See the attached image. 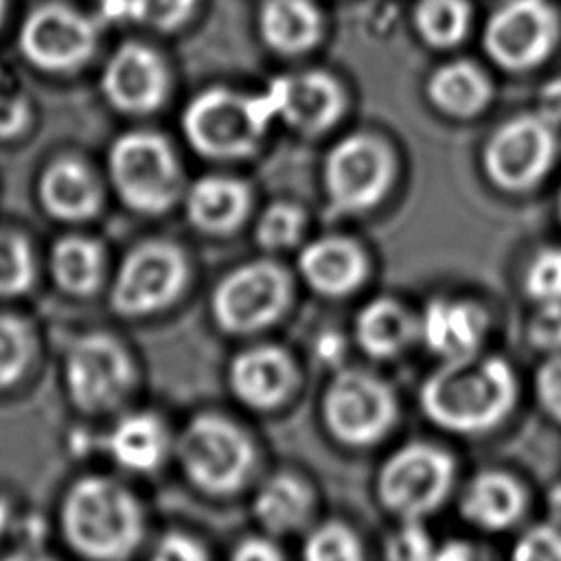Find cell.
<instances>
[{
    "label": "cell",
    "mask_w": 561,
    "mask_h": 561,
    "mask_svg": "<svg viewBox=\"0 0 561 561\" xmlns=\"http://www.w3.org/2000/svg\"><path fill=\"white\" fill-rule=\"evenodd\" d=\"M322 421L348 447H368L386 436L397 419V397L375 373L340 368L322 392Z\"/></svg>",
    "instance_id": "obj_10"
},
{
    "label": "cell",
    "mask_w": 561,
    "mask_h": 561,
    "mask_svg": "<svg viewBox=\"0 0 561 561\" xmlns=\"http://www.w3.org/2000/svg\"><path fill=\"white\" fill-rule=\"evenodd\" d=\"M230 561H285V559L280 548L272 539L248 537L234 548Z\"/></svg>",
    "instance_id": "obj_43"
},
{
    "label": "cell",
    "mask_w": 561,
    "mask_h": 561,
    "mask_svg": "<svg viewBox=\"0 0 561 561\" xmlns=\"http://www.w3.org/2000/svg\"><path fill=\"white\" fill-rule=\"evenodd\" d=\"M559 131L533 110L500 121L480 149V167L489 184L508 195L535 191L559 158Z\"/></svg>",
    "instance_id": "obj_5"
},
{
    "label": "cell",
    "mask_w": 561,
    "mask_h": 561,
    "mask_svg": "<svg viewBox=\"0 0 561 561\" xmlns=\"http://www.w3.org/2000/svg\"><path fill=\"white\" fill-rule=\"evenodd\" d=\"M524 289L537 305L561 302V248L539 250L524 274Z\"/></svg>",
    "instance_id": "obj_34"
},
{
    "label": "cell",
    "mask_w": 561,
    "mask_h": 561,
    "mask_svg": "<svg viewBox=\"0 0 561 561\" xmlns=\"http://www.w3.org/2000/svg\"><path fill=\"white\" fill-rule=\"evenodd\" d=\"M4 519H7V511H4V506L0 504V526H4Z\"/></svg>",
    "instance_id": "obj_52"
},
{
    "label": "cell",
    "mask_w": 561,
    "mask_h": 561,
    "mask_svg": "<svg viewBox=\"0 0 561 561\" xmlns=\"http://www.w3.org/2000/svg\"><path fill=\"white\" fill-rule=\"evenodd\" d=\"M535 114L561 129V75L548 77L535 94Z\"/></svg>",
    "instance_id": "obj_42"
},
{
    "label": "cell",
    "mask_w": 561,
    "mask_h": 561,
    "mask_svg": "<svg viewBox=\"0 0 561 561\" xmlns=\"http://www.w3.org/2000/svg\"><path fill=\"white\" fill-rule=\"evenodd\" d=\"M353 331L357 346L368 357L390 359L419 337V318L399 300L381 296L359 309Z\"/></svg>",
    "instance_id": "obj_25"
},
{
    "label": "cell",
    "mask_w": 561,
    "mask_h": 561,
    "mask_svg": "<svg viewBox=\"0 0 561 561\" xmlns=\"http://www.w3.org/2000/svg\"><path fill=\"white\" fill-rule=\"evenodd\" d=\"M274 121L265 90L248 94L228 85H210L186 103L180 125L186 142L202 158L248 160L263 147Z\"/></svg>",
    "instance_id": "obj_4"
},
{
    "label": "cell",
    "mask_w": 561,
    "mask_h": 561,
    "mask_svg": "<svg viewBox=\"0 0 561 561\" xmlns=\"http://www.w3.org/2000/svg\"><path fill=\"white\" fill-rule=\"evenodd\" d=\"M99 22L61 2L35 7L22 22L18 46L26 61L46 72H70L96 48Z\"/></svg>",
    "instance_id": "obj_13"
},
{
    "label": "cell",
    "mask_w": 561,
    "mask_h": 561,
    "mask_svg": "<svg viewBox=\"0 0 561 561\" xmlns=\"http://www.w3.org/2000/svg\"><path fill=\"white\" fill-rule=\"evenodd\" d=\"M489 329V313L469 298L436 296L419 316V337L443 359L478 353Z\"/></svg>",
    "instance_id": "obj_20"
},
{
    "label": "cell",
    "mask_w": 561,
    "mask_h": 561,
    "mask_svg": "<svg viewBox=\"0 0 561 561\" xmlns=\"http://www.w3.org/2000/svg\"><path fill=\"white\" fill-rule=\"evenodd\" d=\"M33 342L26 324L0 311V388L13 386L26 370Z\"/></svg>",
    "instance_id": "obj_33"
},
{
    "label": "cell",
    "mask_w": 561,
    "mask_h": 561,
    "mask_svg": "<svg viewBox=\"0 0 561 561\" xmlns=\"http://www.w3.org/2000/svg\"><path fill=\"white\" fill-rule=\"evenodd\" d=\"M101 92L121 114H151L164 103L169 92L167 66L151 46L125 42L103 66Z\"/></svg>",
    "instance_id": "obj_16"
},
{
    "label": "cell",
    "mask_w": 561,
    "mask_h": 561,
    "mask_svg": "<svg viewBox=\"0 0 561 561\" xmlns=\"http://www.w3.org/2000/svg\"><path fill=\"white\" fill-rule=\"evenodd\" d=\"M291 278L283 265L259 259L228 272L213 291V318L226 333H254L274 324L289 305Z\"/></svg>",
    "instance_id": "obj_11"
},
{
    "label": "cell",
    "mask_w": 561,
    "mask_h": 561,
    "mask_svg": "<svg viewBox=\"0 0 561 561\" xmlns=\"http://www.w3.org/2000/svg\"><path fill=\"white\" fill-rule=\"evenodd\" d=\"M142 528L138 500L112 478H81L64 497V537L85 559L121 561L129 557L140 543Z\"/></svg>",
    "instance_id": "obj_2"
},
{
    "label": "cell",
    "mask_w": 561,
    "mask_h": 561,
    "mask_svg": "<svg viewBox=\"0 0 561 561\" xmlns=\"http://www.w3.org/2000/svg\"><path fill=\"white\" fill-rule=\"evenodd\" d=\"M261 44L283 59H300L327 37V15L318 0H261L256 9Z\"/></svg>",
    "instance_id": "obj_18"
},
{
    "label": "cell",
    "mask_w": 561,
    "mask_h": 561,
    "mask_svg": "<svg viewBox=\"0 0 561 561\" xmlns=\"http://www.w3.org/2000/svg\"><path fill=\"white\" fill-rule=\"evenodd\" d=\"M252 191L234 175L210 173L195 180L184 195L188 221L208 234H226L243 224L250 213Z\"/></svg>",
    "instance_id": "obj_22"
},
{
    "label": "cell",
    "mask_w": 561,
    "mask_h": 561,
    "mask_svg": "<svg viewBox=\"0 0 561 561\" xmlns=\"http://www.w3.org/2000/svg\"><path fill=\"white\" fill-rule=\"evenodd\" d=\"M110 180L121 202L142 215L169 210L182 195V169L171 142L156 131H125L107 153Z\"/></svg>",
    "instance_id": "obj_7"
},
{
    "label": "cell",
    "mask_w": 561,
    "mask_h": 561,
    "mask_svg": "<svg viewBox=\"0 0 561 561\" xmlns=\"http://www.w3.org/2000/svg\"><path fill=\"white\" fill-rule=\"evenodd\" d=\"M548 511L552 515V522L557 526H561V482H557L550 491H548Z\"/></svg>",
    "instance_id": "obj_47"
},
{
    "label": "cell",
    "mask_w": 561,
    "mask_h": 561,
    "mask_svg": "<svg viewBox=\"0 0 561 561\" xmlns=\"http://www.w3.org/2000/svg\"><path fill=\"white\" fill-rule=\"evenodd\" d=\"M50 270L64 291L72 296L92 294L105 274L103 245L83 234H68L53 245Z\"/></svg>",
    "instance_id": "obj_29"
},
{
    "label": "cell",
    "mask_w": 561,
    "mask_h": 561,
    "mask_svg": "<svg viewBox=\"0 0 561 561\" xmlns=\"http://www.w3.org/2000/svg\"><path fill=\"white\" fill-rule=\"evenodd\" d=\"M302 561H366L359 537L344 522H324L302 546Z\"/></svg>",
    "instance_id": "obj_31"
},
{
    "label": "cell",
    "mask_w": 561,
    "mask_h": 561,
    "mask_svg": "<svg viewBox=\"0 0 561 561\" xmlns=\"http://www.w3.org/2000/svg\"><path fill=\"white\" fill-rule=\"evenodd\" d=\"M346 355V337L335 329H324L316 335L313 357L327 366H342Z\"/></svg>",
    "instance_id": "obj_44"
},
{
    "label": "cell",
    "mask_w": 561,
    "mask_h": 561,
    "mask_svg": "<svg viewBox=\"0 0 561 561\" xmlns=\"http://www.w3.org/2000/svg\"><path fill=\"white\" fill-rule=\"evenodd\" d=\"M436 546L421 519H401L383 541L386 561H434Z\"/></svg>",
    "instance_id": "obj_35"
},
{
    "label": "cell",
    "mask_w": 561,
    "mask_h": 561,
    "mask_svg": "<svg viewBox=\"0 0 561 561\" xmlns=\"http://www.w3.org/2000/svg\"><path fill=\"white\" fill-rule=\"evenodd\" d=\"M199 0H131V22L160 33H171L184 26Z\"/></svg>",
    "instance_id": "obj_36"
},
{
    "label": "cell",
    "mask_w": 561,
    "mask_h": 561,
    "mask_svg": "<svg viewBox=\"0 0 561 561\" xmlns=\"http://www.w3.org/2000/svg\"><path fill=\"white\" fill-rule=\"evenodd\" d=\"M276 121L300 138H322L337 129L348 112L344 81L327 68H300L278 75L265 88Z\"/></svg>",
    "instance_id": "obj_12"
},
{
    "label": "cell",
    "mask_w": 561,
    "mask_h": 561,
    "mask_svg": "<svg viewBox=\"0 0 561 561\" xmlns=\"http://www.w3.org/2000/svg\"><path fill=\"white\" fill-rule=\"evenodd\" d=\"M410 24L416 39L438 53L462 46L476 26L471 0H414Z\"/></svg>",
    "instance_id": "obj_28"
},
{
    "label": "cell",
    "mask_w": 561,
    "mask_h": 561,
    "mask_svg": "<svg viewBox=\"0 0 561 561\" xmlns=\"http://www.w3.org/2000/svg\"><path fill=\"white\" fill-rule=\"evenodd\" d=\"M7 92V88H4V75H2V70H0V96Z\"/></svg>",
    "instance_id": "obj_50"
},
{
    "label": "cell",
    "mask_w": 561,
    "mask_h": 561,
    "mask_svg": "<svg viewBox=\"0 0 561 561\" xmlns=\"http://www.w3.org/2000/svg\"><path fill=\"white\" fill-rule=\"evenodd\" d=\"M434 561H486V557L469 541L449 539L436 548Z\"/></svg>",
    "instance_id": "obj_45"
},
{
    "label": "cell",
    "mask_w": 561,
    "mask_h": 561,
    "mask_svg": "<svg viewBox=\"0 0 561 561\" xmlns=\"http://www.w3.org/2000/svg\"><path fill=\"white\" fill-rule=\"evenodd\" d=\"M535 394L541 410L561 423V353H552L535 373Z\"/></svg>",
    "instance_id": "obj_38"
},
{
    "label": "cell",
    "mask_w": 561,
    "mask_h": 561,
    "mask_svg": "<svg viewBox=\"0 0 561 561\" xmlns=\"http://www.w3.org/2000/svg\"><path fill=\"white\" fill-rule=\"evenodd\" d=\"M427 105L443 118L469 123L486 114L495 99L491 72L469 57L436 64L423 83Z\"/></svg>",
    "instance_id": "obj_17"
},
{
    "label": "cell",
    "mask_w": 561,
    "mask_h": 561,
    "mask_svg": "<svg viewBox=\"0 0 561 561\" xmlns=\"http://www.w3.org/2000/svg\"><path fill=\"white\" fill-rule=\"evenodd\" d=\"M298 272L316 294L342 298L366 280L368 259L355 239L322 234L298 252Z\"/></svg>",
    "instance_id": "obj_21"
},
{
    "label": "cell",
    "mask_w": 561,
    "mask_h": 561,
    "mask_svg": "<svg viewBox=\"0 0 561 561\" xmlns=\"http://www.w3.org/2000/svg\"><path fill=\"white\" fill-rule=\"evenodd\" d=\"M296 377L294 359L274 344H259L237 353L228 368L230 390L252 410L280 405L296 386Z\"/></svg>",
    "instance_id": "obj_19"
},
{
    "label": "cell",
    "mask_w": 561,
    "mask_h": 561,
    "mask_svg": "<svg viewBox=\"0 0 561 561\" xmlns=\"http://www.w3.org/2000/svg\"><path fill=\"white\" fill-rule=\"evenodd\" d=\"M35 278V259L24 237L0 228V296H18Z\"/></svg>",
    "instance_id": "obj_32"
},
{
    "label": "cell",
    "mask_w": 561,
    "mask_h": 561,
    "mask_svg": "<svg viewBox=\"0 0 561 561\" xmlns=\"http://www.w3.org/2000/svg\"><path fill=\"white\" fill-rule=\"evenodd\" d=\"M184 280V254L169 241H145L123 259L112 283V307L123 316L160 311L178 298Z\"/></svg>",
    "instance_id": "obj_14"
},
{
    "label": "cell",
    "mask_w": 561,
    "mask_h": 561,
    "mask_svg": "<svg viewBox=\"0 0 561 561\" xmlns=\"http://www.w3.org/2000/svg\"><path fill=\"white\" fill-rule=\"evenodd\" d=\"M517 381L511 364L497 355L443 359L419 388L423 414L440 430L482 434L513 410Z\"/></svg>",
    "instance_id": "obj_1"
},
{
    "label": "cell",
    "mask_w": 561,
    "mask_h": 561,
    "mask_svg": "<svg viewBox=\"0 0 561 561\" xmlns=\"http://www.w3.org/2000/svg\"><path fill=\"white\" fill-rule=\"evenodd\" d=\"M399 156L392 140L375 129H353L331 142L322 158L320 184L329 221L375 210L392 191Z\"/></svg>",
    "instance_id": "obj_3"
},
{
    "label": "cell",
    "mask_w": 561,
    "mask_h": 561,
    "mask_svg": "<svg viewBox=\"0 0 561 561\" xmlns=\"http://www.w3.org/2000/svg\"><path fill=\"white\" fill-rule=\"evenodd\" d=\"M96 13L103 22H131V0H99Z\"/></svg>",
    "instance_id": "obj_46"
},
{
    "label": "cell",
    "mask_w": 561,
    "mask_h": 561,
    "mask_svg": "<svg viewBox=\"0 0 561 561\" xmlns=\"http://www.w3.org/2000/svg\"><path fill=\"white\" fill-rule=\"evenodd\" d=\"M557 215H559V221H561V188H559V195H557Z\"/></svg>",
    "instance_id": "obj_49"
},
{
    "label": "cell",
    "mask_w": 561,
    "mask_h": 561,
    "mask_svg": "<svg viewBox=\"0 0 561 561\" xmlns=\"http://www.w3.org/2000/svg\"><path fill=\"white\" fill-rule=\"evenodd\" d=\"M178 456L186 478L202 491L224 495L250 476L254 449L248 434L219 414H199L184 427Z\"/></svg>",
    "instance_id": "obj_9"
},
{
    "label": "cell",
    "mask_w": 561,
    "mask_h": 561,
    "mask_svg": "<svg viewBox=\"0 0 561 561\" xmlns=\"http://www.w3.org/2000/svg\"><path fill=\"white\" fill-rule=\"evenodd\" d=\"M526 511V491L502 469L478 471L465 486L460 513L473 526L495 533L511 528Z\"/></svg>",
    "instance_id": "obj_24"
},
{
    "label": "cell",
    "mask_w": 561,
    "mask_h": 561,
    "mask_svg": "<svg viewBox=\"0 0 561 561\" xmlns=\"http://www.w3.org/2000/svg\"><path fill=\"white\" fill-rule=\"evenodd\" d=\"M2 561H55L42 552H35V550H15L11 554H7Z\"/></svg>",
    "instance_id": "obj_48"
},
{
    "label": "cell",
    "mask_w": 561,
    "mask_h": 561,
    "mask_svg": "<svg viewBox=\"0 0 561 561\" xmlns=\"http://www.w3.org/2000/svg\"><path fill=\"white\" fill-rule=\"evenodd\" d=\"M559 44L561 11L552 0H502L480 26L484 57L508 75L539 70Z\"/></svg>",
    "instance_id": "obj_6"
},
{
    "label": "cell",
    "mask_w": 561,
    "mask_h": 561,
    "mask_svg": "<svg viewBox=\"0 0 561 561\" xmlns=\"http://www.w3.org/2000/svg\"><path fill=\"white\" fill-rule=\"evenodd\" d=\"M307 226L305 208L296 202L278 199L263 208V213L256 219L254 237L263 250L278 252L294 248Z\"/></svg>",
    "instance_id": "obj_30"
},
{
    "label": "cell",
    "mask_w": 561,
    "mask_h": 561,
    "mask_svg": "<svg viewBox=\"0 0 561 561\" xmlns=\"http://www.w3.org/2000/svg\"><path fill=\"white\" fill-rule=\"evenodd\" d=\"M31 121V107L24 96L4 92L0 96V138L20 136Z\"/></svg>",
    "instance_id": "obj_41"
},
{
    "label": "cell",
    "mask_w": 561,
    "mask_h": 561,
    "mask_svg": "<svg viewBox=\"0 0 561 561\" xmlns=\"http://www.w3.org/2000/svg\"><path fill=\"white\" fill-rule=\"evenodd\" d=\"M149 561H208V554L197 539L184 533H167L153 546Z\"/></svg>",
    "instance_id": "obj_40"
},
{
    "label": "cell",
    "mask_w": 561,
    "mask_h": 561,
    "mask_svg": "<svg viewBox=\"0 0 561 561\" xmlns=\"http://www.w3.org/2000/svg\"><path fill=\"white\" fill-rule=\"evenodd\" d=\"M528 340L539 351H561V302L539 305V311L533 316L528 327Z\"/></svg>",
    "instance_id": "obj_39"
},
{
    "label": "cell",
    "mask_w": 561,
    "mask_h": 561,
    "mask_svg": "<svg viewBox=\"0 0 561 561\" xmlns=\"http://www.w3.org/2000/svg\"><path fill=\"white\" fill-rule=\"evenodd\" d=\"M4 7H7V0H0V24L4 20Z\"/></svg>",
    "instance_id": "obj_51"
},
{
    "label": "cell",
    "mask_w": 561,
    "mask_h": 561,
    "mask_svg": "<svg viewBox=\"0 0 561 561\" xmlns=\"http://www.w3.org/2000/svg\"><path fill=\"white\" fill-rule=\"evenodd\" d=\"M456 460L432 443H408L392 451L377 473V497L399 519H423L449 495Z\"/></svg>",
    "instance_id": "obj_8"
},
{
    "label": "cell",
    "mask_w": 561,
    "mask_h": 561,
    "mask_svg": "<svg viewBox=\"0 0 561 561\" xmlns=\"http://www.w3.org/2000/svg\"><path fill=\"white\" fill-rule=\"evenodd\" d=\"M313 508L309 484L289 471L270 476L254 495V515L267 533L285 535L298 530Z\"/></svg>",
    "instance_id": "obj_26"
},
{
    "label": "cell",
    "mask_w": 561,
    "mask_h": 561,
    "mask_svg": "<svg viewBox=\"0 0 561 561\" xmlns=\"http://www.w3.org/2000/svg\"><path fill=\"white\" fill-rule=\"evenodd\" d=\"M511 561H561V526L552 522L528 528L517 539Z\"/></svg>",
    "instance_id": "obj_37"
},
{
    "label": "cell",
    "mask_w": 561,
    "mask_h": 561,
    "mask_svg": "<svg viewBox=\"0 0 561 561\" xmlns=\"http://www.w3.org/2000/svg\"><path fill=\"white\" fill-rule=\"evenodd\" d=\"M66 388L72 403L85 412L114 408L131 386V362L125 348L105 333H85L66 355Z\"/></svg>",
    "instance_id": "obj_15"
},
{
    "label": "cell",
    "mask_w": 561,
    "mask_h": 561,
    "mask_svg": "<svg viewBox=\"0 0 561 561\" xmlns=\"http://www.w3.org/2000/svg\"><path fill=\"white\" fill-rule=\"evenodd\" d=\"M169 447V434L162 421L149 412L123 416L107 434L110 456L125 469L147 473L156 469Z\"/></svg>",
    "instance_id": "obj_27"
},
{
    "label": "cell",
    "mask_w": 561,
    "mask_h": 561,
    "mask_svg": "<svg viewBox=\"0 0 561 561\" xmlns=\"http://www.w3.org/2000/svg\"><path fill=\"white\" fill-rule=\"evenodd\" d=\"M37 197L50 217L85 221L99 213L103 193L99 180L81 160L61 156L42 171Z\"/></svg>",
    "instance_id": "obj_23"
}]
</instances>
